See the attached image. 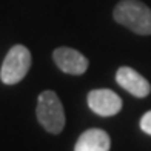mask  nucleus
Here are the masks:
<instances>
[{
  "mask_svg": "<svg viewBox=\"0 0 151 151\" xmlns=\"http://www.w3.org/2000/svg\"><path fill=\"white\" fill-rule=\"evenodd\" d=\"M113 17L119 25L139 36H151V8L140 0H120Z\"/></svg>",
  "mask_w": 151,
  "mask_h": 151,
  "instance_id": "1",
  "label": "nucleus"
},
{
  "mask_svg": "<svg viewBox=\"0 0 151 151\" xmlns=\"http://www.w3.org/2000/svg\"><path fill=\"white\" fill-rule=\"evenodd\" d=\"M36 116L39 123L42 125L48 133L60 134L65 128V111L63 105L59 99V96L51 91L45 90L40 93L37 99Z\"/></svg>",
  "mask_w": 151,
  "mask_h": 151,
  "instance_id": "2",
  "label": "nucleus"
},
{
  "mask_svg": "<svg viewBox=\"0 0 151 151\" xmlns=\"http://www.w3.org/2000/svg\"><path fill=\"white\" fill-rule=\"evenodd\" d=\"M31 52L23 45H14L8 51L2 63L0 79L5 85H16L25 79L31 68Z\"/></svg>",
  "mask_w": 151,
  "mask_h": 151,
  "instance_id": "3",
  "label": "nucleus"
},
{
  "mask_svg": "<svg viewBox=\"0 0 151 151\" xmlns=\"http://www.w3.org/2000/svg\"><path fill=\"white\" fill-rule=\"evenodd\" d=\"M52 60L60 71L71 76H82L83 73H86L88 65H90V62L83 54L68 46L56 48L52 52Z\"/></svg>",
  "mask_w": 151,
  "mask_h": 151,
  "instance_id": "4",
  "label": "nucleus"
},
{
  "mask_svg": "<svg viewBox=\"0 0 151 151\" xmlns=\"http://www.w3.org/2000/svg\"><path fill=\"white\" fill-rule=\"evenodd\" d=\"M88 106L91 111L108 117V116H114L122 109V99L111 90H93L88 93Z\"/></svg>",
  "mask_w": 151,
  "mask_h": 151,
  "instance_id": "5",
  "label": "nucleus"
},
{
  "mask_svg": "<svg viewBox=\"0 0 151 151\" xmlns=\"http://www.w3.org/2000/svg\"><path fill=\"white\" fill-rule=\"evenodd\" d=\"M116 82L129 94L136 96L139 99H143L150 96L151 93V85L150 82L143 77L142 74H139L136 70L129 66H120L117 73H116Z\"/></svg>",
  "mask_w": 151,
  "mask_h": 151,
  "instance_id": "6",
  "label": "nucleus"
},
{
  "mask_svg": "<svg viewBox=\"0 0 151 151\" xmlns=\"http://www.w3.org/2000/svg\"><path fill=\"white\" fill-rule=\"evenodd\" d=\"M111 139L100 128H90L83 131L74 145V151H109Z\"/></svg>",
  "mask_w": 151,
  "mask_h": 151,
  "instance_id": "7",
  "label": "nucleus"
},
{
  "mask_svg": "<svg viewBox=\"0 0 151 151\" xmlns=\"http://www.w3.org/2000/svg\"><path fill=\"white\" fill-rule=\"evenodd\" d=\"M140 128H142V131L143 133H147L151 136V111L145 113L142 116V119H140Z\"/></svg>",
  "mask_w": 151,
  "mask_h": 151,
  "instance_id": "8",
  "label": "nucleus"
}]
</instances>
